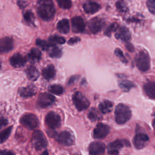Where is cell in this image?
Segmentation results:
<instances>
[{
  "label": "cell",
  "instance_id": "1",
  "mask_svg": "<svg viewBox=\"0 0 155 155\" xmlns=\"http://www.w3.org/2000/svg\"><path fill=\"white\" fill-rule=\"evenodd\" d=\"M36 10L39 16L47 21L51 20L55 14V7L52 0H39Z\"/></svg>",
  "mask_w": 155,
  "mask_h": 155
},
{
  "label": "cell",
  "instance_id": "2",
  "mask_svg": "<svg viewBox=\"0 0 155 155\" xmlns=\"http://www.w3.org/2000/svg\"><path fill=\"white\" fill-rule=\"evenodd\" d=\"M131 117V111L126 105L118 104L114 111L115 120L118 124H124L128 121Z\"/></svg>",
  "mask_w": 155,
  "mask_h": 155
},
{
  "label": "cell",
  "instance_id": "3",
  "mask_svg": "<svg viewBox=\"0 0 155 155\" xmlns=\"http://www.w3.org/2000/svg\"><path fill=\"white\" fill-rule=\"evenodd\" d=\"M135 62L137 67L142 71H148L150 68V58L148 53L143 50L136 56Z\"/></svg>",
  "mask_w": 155,
  "mask_h": 155
},
{
  "label": "cell",
  "instance_id": "4",
  "mask_svg": "<svg viewBox=\"0 0 155 155\" xmlns=\"http://www.w3.org/2000/svg\"><path fill=\"white\" fill-rule=\"evenodd\" d=\"M31 143L34 148L37 150H41L47 146V140L40 130H35L32 134Z\"/></svg>",
  "mask_w": 155,
  "mask_h": 155
},
{
  "label": "cell",
  "instance_id": "5",
  "mask_svg": "<svg viewBox=\"0 0 155 155\" xmlns=\"http://www.w3.org/2000/svg\"><path fill=\"white\" fill-rule=\"evenodd\" d=\"M72 100L74 106L79 111L86 110L90 105L88 99L80 91H76L73 94Z\"/></svg>",
  "mask_w": 155,
  "mask_h": 155
},
{
  "label": "cell",
  "instance_id": "6",
  "mask_svg": "<svg viewBox=\"0 0 155 155\" xmlns=\"http://www.w3.org/2000/svg\"><path fill=\"white\" fill-rule=\"evenodd\" d=\"M130 143L127 139H117L108 145V153L110 155H118L119 150L124 147H130Z\"/></svg>",
  "mask_w": 155,
  "mask_h": 155
},
{
  "label": "cell",
  "instance_id": "7",
  "mask_svg": "<svg viewBox=\"0 0 155 155\" xmlns=\"http://www.w3.org/2000/svg\"><path fill=\"white\" fill-rule=\"evenodd\" d=\"M21 124L29 129H34L38 127L39 120L37 117L32 113H26L20 119Z\"/></svg>",
  "mask_w": 155,
  "mask_h": 155
},
{
  "label": "cell",
  "instance_id": "8",
  "mask_svg": "<svg viewBox=\"0 0 155 155\" xmlns=\"http://www.w3.org/2000/svg\"><path fill=\"white\" fill-rule=\"evenodd\" d=\"M45 122L48 127L51 129H55L60 127L61 119L60 116L54 111L48 112L45 118Z\"/></svg>",
  "mask_w": 155,
  "mask_h": 155
},
{
  "label": "cell",
  "instance_id": "9",
  "mask_svg": "<svg viewBox=\"0 0 155 155\" xmlns=\"http://www.w3.org/2000/svg\"><path fill=\"white\" fill-rule=\"evenodd\" d=\"M55 101V97L47 93H41L38 98L36 104L39 108H45L51 105Z\"/></svg>",
  "mask_w": 155,
  "mask_h": 155
},
{
  "label": "cell",
  "instance_id": "10",
  "mask_svg": "<svg viewBox=\"0 0 155 155\" xmlns=\"http://www.w3.org/2000/svg\"><path fill=\"white\" fill-rule=\"evenodd\" d=\"M56 139L59 143L65 146H70L73 144L74 141L73 135L68 131L61 132L56 136Z\"/></svg>",
  "mask_w": 155,
  "mask_h": 155
},
{
  "label": "cell",
  "instance_id": "11",
  "mask_svg": "<svg viewBox=\"0 0 155 155\" xmlns=\"http://www.w3.org/2000/svg\"><path fill=\"white\" fill-rule=\"evenodd\" d=\"M110 131V128L108 125L99 123L93 130V137L95 139H103L108 134Z\"/></svg>",
  "mask_w": 155,
  "mask_h": 155
},
{
  "label": "cell",
  "instance_id": "12",
  "mask_svg": "<svg viewBox=\"0 0 155 155\" xmlns=\"http://www.w3.org/2000/svg\"><path fill=\"white\" fill-rule=\"evenodd\" d=\"M105 146L101 142H93L91 143L88 147L90 155H104Z\"/></svg>",
  "mask_w": 155,
  "mask_h": 155
},
{
  "label": "cell",
  "instance_id": "13",
  "mask_svg": "<svg viewBox=\"0 0 155 155\" xmlns=\"http://www.w3.org/2000/svg\"><path fill=\"white\" fill-rule=\"evenodd\" d=\"M104 25V21L99 18L91 19L88 23V28L92 33L96 34L99 32Z\"/></svg>",
  "mask_w": 155,
  "mask_h": 155
},
{
  "label": "cell",
  "instance_id": "14",
  "mask_svg": "<svg viewBox=\"0 0 155 155\" xmlns=\"http://www.w3.org/2000/svg\"><path fill=\"white\" fill-rule=\"evenodd\" d=\"M149 140L148 136L144 133H137L133 139V143L137 149L144 148Z\"/></svg>",
  "mask_w": 155,
  "mask_h": 155
},
{
  "label": "cell",
  "instance_id": "15",
  "mask_svg": "<svg viewBox=\"0 0 155 155\" xmlns=\"http://www.w3.org/2000/svg\"><path fill=\"white\" fill-rule=\"evenodd\" d=\"M13 48V40L10 37H5L0 39V54L6 53L11 51Z\"/></svg>",
  "mask_w": 155,
  "mask_h": 155
},
{
  "label": "cell",
  "instance_id": "16",
  "mask_svg": "<svg viewBox=\"0 0 155 155\" xmlns=\"http://www.w3.org/2000/svg\"><path fill=\"white\" fill-rule=\"evenodd\" d=\"M72 30L75 33L82 32L85 27L83 19L79 16H75L71 19Z\"/></svg>",
  "mask_w": 155,
  "mask_h": 155
},
{
  "label": "cell",
  "instance_id": "17",
  "mask_svg": "<svg viewBox=\"0 0 155 155\" xmlns=\"http://www.w3.org/2000/svg\"><path fill=\"white\" fill-rule=\"evenodd\" d=\"M27 62V59L19 53L13 54L10 59V64L16 68L21 67L24 66Z\"/></svg>",
  "mask_w": 155,
  "mask_h": 155
},
{
  "label": "cell",
  "instance_id": "18",
  "mask_svg": "<svg viewBox=\"0 0 155 155\" xmlns=\"http://www.w3.org/2000/svg\"><path fill=\"white\" fill-rule=\"evenodd\" d=\"M115 37L117 39H119L124 41L128 42L131 39V33L127 27H121L116 31L115 34Z\"/></svg>",
  "mask_w": 155,
  "mask_h": 155
},
{
  "label": "cell",
  "instance_id": "19",
  "mask_svg": "<svg viewBox=\"0 0 155 155\" xmlns=\"http://www.w3.org/2000/svg\"><path fill=\"white\" fill-rule=\"evenodd\" d=\"M84 11L88 14H93L96 12H97L101 8V6L99 4L91 2V1H88L84 4L83 5Z\"/></svg>",
  "mask_w": 155,
  "mask_h": 155
},
{
  "label": "cell",
  "instance_id": "20",
  "mask_svg": "<svg viewBox=\"0 0 155 155\" xmlns=\"http://www.w3.org/2000/svg\"><path fill=\"white\" fill-rule=\"evenodd\" d=\"M19 94L24 98L30 97L36 94V90L33 87L28 86L26 87H21L18 90Z\"/></svg>",
  "mask_w": 155,
  "mask_h": 155
},
{
  "label": "cell",
  "instance_id": "21",
  "mask_svg": "<svg viewBox=\"0 0 155 155\" xmlns=\"http://www.w3.org/2000/svg\"><path fill=\"white\" fill-rule=\"evenodd\" d=\"M42 76L47 80H50L53 79L56 74L55 68L53 65L50 64L45 67L42 71Z\"/></svg>",
  "mask_w": 155,
  "mask_h": 155
},
{
  "label": "cell",
  "instance_id": "22",
  "mask_svg": "<svg viewBox=\"0 0 155 155\" xmlns=\"http://www.w3.org/2000/svg\"><path fill=\"white\" fill-rule=\"evenodd\" d=\"M143 91L151 99H155V82H148L144 84Z\"/></svg>",
  "mask_w": 155,
  "mask_h": 155
},
{
  "label": "cell",
  "instance_id": "23",
  "mask_svg": "<svg viewBox=\"0 0 155 155\" xmlns=\"http://www.w3.org/2000/svg\"><path fill=\"white\" fill-rule=\"evenodd\" d=\"M113 104L108 100H104L99 105V109L102 114H107L110 113L113 110Z\"/></svg>",
  "mask_w": 155,
  "mask_h": 155
},
{
  "label": "cell",
  "instance_id": "24",
  "mask_svg": "<svg viewBox=\"0 0 155 155\" xmlns=\"http://www.w3.org/2000/svg\"><path fill=\"white\" fill-rule=\"evenodd\" d=\"M26 74L27 78L31 81H36L39 76L38 70L33 65H30L27 67L26 69Z\"/></svg>",
  "mask_w": 155,
  "mask_h": 155
},
{
  "label": "cell",
  "instance_id": "25",
  "mask_svg": "<svg viewBox=\"0 0 155 155\" xmlns=\"http://www.w3.org/2000/svg\"><path fill=\"white\" fill-rule=\"evenodd\" d=\"M57 28L62 33H68L70 31V24L68 19H63L59 21L57 24Z\"/></svg>",
  "mask_w": 155,
  "mask_h": 155
},
{
  "label": "cell",
  "instance_id": "26",
  "mask_svg": "<svg viewBox=\"0 0 155 155\" xmlns=\"http://www.w3.org/2000/svg\"><path fill=\"white\" fill-rule=\"evenodd\" d=\"M47 50L49 56L51 58H60L62 54L61 49L56 46V45H50Z\"/></svg>",
  "mask_w": 155,
  "mask_h": 155
},
{
  "label": "cell",
  "instance_id": "27",
  "mask_svg": "<svg viewBox=\"0 0 155 155\" xmlns=\"http://www.w3.org/2000/svg\"><path fill=\"white\" fill-rule=\"evenodd\" d=\"M28 57L31 62H37L41 58V52L38 48H33L28 53Z\"/></svg>",
  "mask_w": 155,
  "mask_h": 155
},
{
  "label": "cell",
  "instance_id": "28",
  "mask_svg": "<svg viewBox=\"0 0 155 155\" xmlns=\"http://www.w3.org/2000/svg\"><path fill=\"white\" fill-rule=\"evenodd\" d=\"M65 42V38L58 35H53L48 38V43L50 45H56L57 44H63Z\"/></svg>",
  "mask_w": 155,
  "mask_h": 155
},
{
  "label": "cell",
  "instance_id": "29",
  "mask_svg": "<svg viewBox=\"0 0 155 155\" xmlns=\"http://www.w3.org/2000/svg\"><path fill=\"white\" fill-rule=\"evenodd\" d=\"M119 86L124 90L129 91L131 88L135 87V85L131 81L128 80H121L119 82Z\"/></svg>",
  "mask_w": 155,
  "mask_h": 155
},
{
  "label": "cell",
  "instance_id": "30",
  "mask_svg": "<svg viewBox=\"0 0 155 155\" xmlns=\"http://www.w3.org/2000/svg\"><path fill=\"white\" fill-rule=\"evenodd\" d=\"M12 126H10L0 131V143L4 142L10 136L12 130Z\"/></svg>",
  "mask_w": 155,
  "mask_h": 155
},
{
  "label": "cell",
  "instance_id": "31",
  "mask_svg": "<svg viewBox=\"0 0 155 155\" xmlns=\"http://www.w3.org/2000/svg\"><path fill=\"white\" fill-rule=\"evenodd\" d=\"M48 91L56 95H61L62 94L64 91V89L62 87L58 84H53L48 87Z\"/></svg>",
  "mask_w": 155,
  "mask_h": 155
},
{
  "label": "cell",
  "instance_id": "32",
  "mask_svg": "<svg viewBox=\"0 0 155 155\" xmlns=\"http://www.w3.org/2000/svg\"><path fill=\"white\" fill-rule=\"evenodd\" d=\"M119 27V25L117 24V23L116 22H114V23H112L110 25H108L107 27V28L105 29V31H104V34L106 35V36H110L111 34L113 32V31H115L117 30Z\"/></svg>",
  "mask_w": 155,
  "mask_h": 155
},
{
  "label": "cell",
  "instance_id": "33",
  "mask_svg": "<svg viewBox=\"0 0 155 155\" xmlns=\"http://www.w3.org/2000/svg\"><path fill=\"white\" fill-rule=\"evenodd\" d=\"M24 18L26 22L30 24H32L35 21V16L33 13L31 11H27L24 13Z\"/></svg>",
  "mask_w": 155,
  "mask_h": 155
},
{
  "label": "cell",
  "instance_id": "34",
  "mask_svg": "<svg viewBox=\"0 0 155 155\" xmlns=\"http://www.w3.org/2000/svg\"><path fill=\"white\" fill-rule=\"evenodd\" d=\"M88 117L90 120L95 121V120L99 119V118L100 117H99V113H98L97 111L96 110V108H91L88 113Z\"/></svg>",
  "mask_w": 155,
  "mask_h": 155
},
{
  "label": "cell",
  "instance_id": "35",
  "mask_svg": "<svg viewBox=\"0 0 155 155\" xmlns=\"http://www.w3.org/2000/svg\"><path fill=\"white\" fill-rule=\"evenodd\" d=\"M59 6L64 9H68L71 7V0H56Z\"/></svg>",
  "mask_w": 155,
  "mask_h": 155
},
{
  "label": "cell",
  "instance_id": "36",
  "mask_svg": "<svg viewBox=\"0 0 155 155\" xmlns=\"http://www.w3.org/2000/svg\"><path fill=\"white\" fill-rule=\"evenodd\" d=\"M116 6L119 12L125 13L127 11V7L125 2L124 1H119L116 2Z\"/></svg>",
  "mask_w": 155,
  "mask_h": 155
},
{
  "label": "cell",
  "instance_id": "37",
  "mask_svg": "<svg viewBox=\"0 0 155 155\" xmlns=\"http://www.w3.org/2000/svg\"><path fill=\"white\" fill-rule=\"evenodd\" d=\"M36 44L38 47H39L40 48H41L42 50H47V49L50 46V44L48 42L40 39H38L36 40Z\"/></svg>",
  "mask_w": 155,
  "mask_h": 155
},
{
  "label": "cell",
  "instance_id": "38",
  "mask_svg": "<svg viewBox=\"0 0 155 155\" xmlns=\"http://www.w3.org/2000/svg\"><path fill=\"white\" fill-rule=\"evenodd\" d=\"M114 54H116V56L123 62L125 64H127L128 62L127 59H126V58L125 57V56L123 54L122 51L120 49V48H116L114 50Z\"/></svg>",
  "mask_w": 155,
  "mask_h": 155
},
{
  "label": "cell",
  "instance_id": "39",
  "mask_svg": "<svg viewBox=\"0 0 155 155\" xmlns=\"http://www.w3.org/2000/svg\"><path fill=\"white\" fill-rule=\"evenodd\" d=\"M147 5L150 12L155 15V0H148Z\"/></svg>",
  "mask_w": 155,
  "mask_h": 155
},
{
  "label": "cell",
  "instance_id": "40",
  "mask_svg": "<svg viewBox=\"0 0 155 155\" xmlns=\"http://www.w3.org/2000/svg\"><path fill=\"white\" fill-rule=\"evenodd\" d=\"M8 123L7 120L1 114H0V129L2 128L3 127H4L5 126L7 125Z\"/></svg>",
  "mask_w": 155,
  "mask_h": 155
},
{
  "label": "cell",
  "instance_id": "41",
  "mask_svg": "<svg viewBox=\"0 0 155 155\" xmlns=\"http://www.w3.org/2000/svg\"><path fill=\"white\" fill-rule=\"evenodd\" d=\"M79 78V76L78 75H74V76H72L68 80V84L69 85H71L73 84H74L75 82H76L78 79Z\"/></svg>",
  "mask_w": 155,
  "mask_h": 155
},
{
  "label": "cell",
  "instance_id": "42",
  "mask_svg": "<svg viewBox=\"0 0 155 155\" xmlns=\"http://www.w3.org/2000/svg\"><path fill=\"white\" fill-rule=\"evenodd\" d=\"M80 38L78 37H74V38H70L68 41V44L69 45H73L74 44L76 43H77L78 42H79L80 41Z\"/></svg>",
  "mask_w": 155,
  "mask_h": 155
},
{
  "label": "cell",
  "instance_id": "43",
  "mask_svg": "<svg viewBox=\"0 0 155 155\" xmlns=\"http://www.w3.org/2000/svg\"><path fill=\"white\" fill-rule=\"evenodd\" d=\"M0 155H15V153L10 150H0Z\"/></svg>",
  "mask_w": 155,
  "mask_h": 155
},
{
  "label": "cell",
  "instance_id": "44",
  "mask_svg": "<svg viewBox=\"0 0 155 155\" xmlns=\"http://www.w3.org/2000/svg\"><path fill=\"white\" fill-rule=\"evenodd\" d=\"M125 46H126L127 49L128 51H133L134 50L133 45L131 43H130V42H127V43H126V44H125Z\"/></svg>",
  "mask_w": 155,
  "mask_h": 155
},
{
  "label": "cell",
  "instance_id": "45",
  "mask_svg": "<svg viewBox=\"0 0 155 155\" xmlns=\"http://www.w3.org/2000/svg\"><path fill=\"white\" fill-rule=\"evenodd\" d=\"M18 5L20 7H25L24 6V5H25V2H24V1H18Z\"/></svg>",
  "mask_w": 155,
  "mask_h": 155
},
{
  "label": "cell",
  "instance_id": "46",
  "mask_svg": "<svg viewBox=\"0 0 155 155\" xmlns=\"http://www.w3.org/2000/svg\"><path fill=\"white\" fill-rule=\"evenodd\" d=\"M41 155H49V154L47 151H44Z\"/></svg>",
  "mask_w": 155,
  "mask_h": 155
},
{
  "label": "cell",
  "instance_id": "47",
  "mask_svg": "<svg viewBox=\"0 0 155 155\" xmlns=\"http://www.w3.org/2000/svg\"><path fill=\"white\" fill-rule=\"evenodd\" d=\"M153 128H154V129L155 130V118L154 119V120L153 121Z\"/></svg>",
  "mask_w": 155,
  "mask_h": 155
},
{
  "label": "cell",
  "instance_id": "48",
  "mask_svg": "<svg viewBox=\"0 0 155 155\" xmlns=\"http://www.w3.org/2000/svg\"><path fill=\"white\" fill-rule=\"evenodd\" d=\"M1 61L0 60V70H1Z\"/></svg>",
  "mask_w": 155,
  "mask_h": 155
},
{
  "label": "cell",
  "instance_id": "49",
  "mask_svg": "<svg viewBox=\"0 0 155 155\" xmlns=\"http://www.w3.org/2000/svg\"><path fill=\"white\" fill-rule=\"evenodd\" d=\"M74 155H79V154H74Z\"/></svg>",
  "mask_w": 155,
  "mask_h": 155
}]
</instances>
